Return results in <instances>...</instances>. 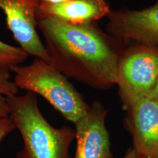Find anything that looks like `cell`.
Instances as JSON below:
<instances>
[{"instance_id": "cell-6", "label": "cell", "mask_w": 158, "mask_h": 158, "mask_svg": "<svg viewBox=\"0 0 158 158\" xmlns=\"http://www.w3.org/2000/svg\"><path fill=\"white\" fill-rule=\"evenodd\" d=\"M106 112L94 101L89 109L75 124L76 150L74 158H112L110 142L106 126Z\"/></svg>"}, {"instance_id": "cell-7", "label": "cell", "mask_w": 158, "mask_h": 158, "mask_svg": "<svg viewBox=\"0 0 158 158\" xmlns=\"http://www.w3.org/2000/svg\"><path fill=\"white\" fill-rule=\"evenodd\" d=\"M127 110L133 149L141 158H158V100L146 97Z\"/></svg>"}, {"instance_id": "cell-10", "label": "cell", "mask_w": 158, "mask_h": 158, "mask_svg": "<svg viewBox=\"0 0 158 158\" xmlns=\"http://www.w3.org/2000/svg\"><path fill=\"white\" fill-rule=\"evenodd\" d=\"M8 70L0 69V119L9 117L7 98L17 95L19 89L15 85Z\"/></svg>"}, {"instance_id": "cell-8", "label": "cell", "mask_w": 158, "mask_h": 158, "mask_svg": "<svg viewBox=\"0 0 158 158\" xmlns=\"http://www.w3.org/2000/svg\"><path fill=\"white\" fill-rule=\"evenodd\" d=\"M110 29L124 39L158 46V0L141 10H119L110 15Z\"/></svg>"}, {"instance_id": "cell-3", "label": "cell", "mask_w": 158, "mask_h": 158, "mask_svg": "<svg viewBox=\"0 0 158 158\" xmlns=\"http://www.w3.org/2000/svg\"><path fill=\"white\" fill-rule=\"evenodd\" d=\"M10 71L18 88L42 96L74 124L89 109L67 77L43 59L35 58L29 64L16 65Z\"/></svg>"}, {"instance_id": "cell-1", "label": "cell", "mask_w": 158, "mask_h": 158, "mask_svg": "<svg viewBox=\"0 0 158 158\" xmlns=\"http://www.w3.org/2000/svg\"><path fill=\"white\" fill-rule=\"evenodd\" d=\"M51 64L66 77L104 88L116 84L118 59L94 23L76 25L46 18L37 20Z\"/></svg>"}, {"instance_id": "cell-2", "label": "cell", "mask_w": 158, "mask_h": 158, "mask_svg": "<svg viewBox=\"0 0 158 158\" xmlns=\"http://www.w3.org/2000/svg\"><path fill=\"white\" fill-rule=\"evenodd\" d=\"M9 117L22 137L23 149L16 158H70L76 133L64 126L56 128L45 119L35 94L27 92L7 98Z\"/></svg>"}, {"instance_id": "cell-13", "label": "cell", "mask_w": 158, "mask_h": 158, "mask_svg": "<svg viewBox=\"0 0 158 158\" xmlns=\"http://www.w3.org/2000/svg\"><path fill=\"white\" fill-rule=\"evenodd\" d=\"M147 97H150V98H155L156 100H158V78L156 82L155 86H154L153 89L150 92V93L148 94Z\"/></svg>"}, {"instance_id": "cell-9", "label": "cell", "mask_w": 158, "mask_h": 158, "mask_svg": "<svg viewBox=\"0 0 158 158\" xmlns=\"http://www.w3.org/2000/svg\"><path fill=\"white\" fill-rule=\"evenodd\" d=\"M110 14L106 0H69L59 4L39 2L37 19H57L71 24L94 23Z\"/></svg>"}, {"instance_id": "cell-11", "label": "cell", "mask_w": 158, "mask_h": 158, "mask_svg": "<svg viewBox=\"0 0 158 158\" xmlns=\"http://www.w3.org/2000/svg\"><path fill=\"white\" fill-rule=\"evenodd\" d=\"M29 55L21 47L13 46L0 40V69L10 70L24 62Z\"/></svg>"}, {"instance_id": "cell-12", "label": "cell", "mask_w": 158, "mask_h": 158, "mask_svg": "<svg viewBox=\"0 0 158 158\" xmlns=\"http://www.w3.org/2000/svg\"><path fill=\"white\" fill-rule=\"evenodd\" d=\"M15 129V127L10 117L0 119V143L6 136L8 135Z\"/></svg>"}, {"instance_id": "cell-14", "label": "cell", "mask_w": 158, "mask_h": 158, "mask_svg": "<svg viewBox=\"0 0 158 158\" xmlns=\"http://www.w3.org/2000/svg\"><path fill=\"white\" fill-rule=\"evenodd\" d=\"M123 158H141L139 157V155L135 152V150L133 148L130 149L127 152V153L125 154V155L124 156Z\"/></svg>"}, {"instance_id": "cell-5", "label": "cell", "mask_w": 158, "mask_h": 158, "mask_svg": "<svg viewBox=\"0 0 158 158\" xmlns=\"http://www.w3.org/2000/svg\"><path fill=\"white\" fill-rule=\"evenodd\" d=\"M37 0H0L7 28L28 55L51 63V58L37 31Z\"/></svg>"}, {"instance_id": "cell-4", "label": "cell", "mask_w": 158, "mask_h": 158, "mask_svg": "<svg viewBox=\"0 0 158 158\" xmlns=\"http://www.w3.org/2000/svg\"><path fill=\"white\" fill-rule=\"evenodd\" d=\"M158 78V46L143 44L118 61L116 84L124 107L129 110L153 89Z\"/></svg>"}, {"instance_id": "cell-15", "label": "cell", "mask_w": 158, "mask_h": 158, "mask_svg": "<svg viewBox=\"0 0 158 158\" xmlns=\"http://www.w3.org/2000/svg\"><path fill=\"white\" fill-rule=\"evenodd\" d=\"M39 2L48 3V4H59L69 1V0H37Z\"/></svg>"}]
</instances>
